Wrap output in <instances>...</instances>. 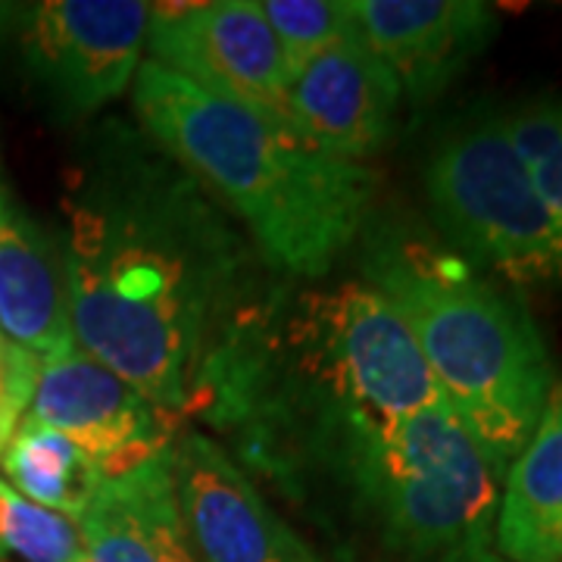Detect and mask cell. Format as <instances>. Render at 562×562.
<instances>
[{
  "label": "cell",
  "instance_id": "13",
  "mask_svg": "<svg viewBox=\"0 0 562 562\" xmlns=\"http://www.w3.org/2000/svg\"><path fill=\"white\" fill-rule=\"evenodd\" d=\"M76 525L91 562H201L176 497L172 447L110 475Z\"/></svg>",
  "mask_w": 562,
  "mask_h": 562
},
{
  "label": "cell",
  "instance_id": "16",
  "mask_svg": "<svg viewBox=\"0 0 562 562\" xmlns=\"http://www.w3.org/2000/svg\"><path fill=\"white\" fill-rule=\"evenodd\" d=\"M0 465L7 472V484L16 494L44 509L69 516L72 522L106 482V472L98 460L85 453L72 438L29 419H22L13 431Z\"/></svg>",
  "mask_w": 562,
  "mask_h": 562
},
{
  "label": "cell",
  "instance_id": "17",
  "mask_svg": "<svg viewBox=\"0 0 562 562\" xmlns=\"http://www.w3.org/2000/svg\"><path fill=\"white\" fill-rule=\"evenodd\" d=\"M0 557L22 562H76L85 557L79 525L69 516L25 501L0 482Z\"/></svg>",
  "mask_w": 562,
  "mask_h": 562
},
{
  "label": "cell",
  "instance_id": "3",
  "mask_svg": "<svg viewBox=\"0 0 562 562\" xmlns=\"http://www.w3.org/2000/svg\"><path fill=\"white\" fill-rule=\"evenodd\" d=\"M135 125L220 203L281 279H322L379 213V172L157 63L132 85Z\"/></svg>",
  "mask_w": 562,
  "mask_h": 562
},
{
  "label": "cell",
  "instance_id": "20",
  "mask_svg": "<svg viewBox=\"0 0 562 562\" xmlns=\"http://www.w3.org/2000/svg\"><path fill=\"white\" fill-rule=\"evenodd\" d=\"M528 172H531L535 188H538V194L543 198V203L550 206V213H553L562 225V135L560 140L543 154L541 160L528 169Z\"/></svg>",
  "mask_w": 562,
  "mask_h": 562
},
{
  "label": "cell",
  "instance_id": "19",
  "mask_svg": "<svg viewBox=\"0 0 562 562\" xmlns=\"http://www.w3.org/2000/svg\"><path fill=\"white\" fill-rule=\"evenodd\" d=\"M38 357L10 341L0 328V457L29 413V403L38 384Z\"/></svg>",
  "mask_w": 562,
  "mask_h": 562
},
{
  "label": "cell",
  "instance_id": "7",
  "mask_svg": "<svg viewBox=\"0 0 562 562\" xmlns=\"http://www.w3.org/2000/svg\"><path fill=\"white\" fill-rule=\"evenodd\" d=\"M154 3L44 0L16 25L32 85L60 120H88L135 85L147 54Z\"/></svg>",
  "mask_w": 562,
  "mask_h": 562
},
{
  "label": "cell",
  "instance_id": "12",
  "mask_svg": "<svg viewBox=\"0 0 562 562\" xmlns=\"http://www.w3.org/2000/svg\"><path fill=\"white\" fill-rule=\"evenodd\" d=\"M401 110V81L353 35L294 72L281 122L322 150L362 162L394 140Z\"/></svg>",
  "mask_w": 562,
  "mask_h": 562
},
{
  "label": "cell",
  "instance_id": "21",
  "mask_svg": "<svg viewBox=\"0 0 562 562\" xmlns=\"http://www.w3.org/2000/svg\"><path fill=\"white\" fill-rule=\"evenodd\" d=\"M25 3H3L0 0V35H16Z\"/></svg>",
  "mask_w": 562,
  "mask_h": 562
},
{
  "label": "cell",
  "instance_id": "4",
  "mask_svg": "<svg viewBox=\"0 0 562 562\" xmlns=\"http://www.w3.org/2000/svg\"><path fill=\"white\" fill-rule=\"evenodd\" d=\"M247 465L297 501L331 487L384 562H506L494 538L501 482L450 406L322 425Z\"/></svg>",
  "mask_w": 562,
  "mask_h": 562
},
{
  "label": "cell",
  "instance_id": "15",
  "mask_svg": "<svg viewBox=\"0 0 562 562\" xmlns=\"http://www.w3.org/2000/svg\"><path fill=\"white\" fill-rule=\"evenodd\" d=\"M494 538L506 562H562V384L503 475Z\"/></svg>",
  "mask_w": 562,
  "mask_h": 562
},
{
  "label": "cell",
  "instance_id": "24",
  "mask_svg": "<svg viewBox=\"0 0 562 562\" xmlns=\"http://www.w3.org/2000/svg\"><path fill=\"white\" fill-rule=\"evenodd\" d=\"M0 184H3V181H0Z\"/></svg>",
  "mask_w": 562,
  "mask_h": 562
},
{
  "label": "cell",
  "instance_id": "23",
  "mask_svg": "<svg viewBox=\"0 0 562 562\" xmlns=\"http://www.w3.org/2000/svg\"><path fill=\"white\" fill-rule=\"evenodd\" d=\"M0 562H3V557H0Z\"/></svg>",
  "mask_w": 562,
  "mask_h": 562
},
{
  "label": "cell",
  "instance_id": "10",
  "mask_svg": "<svg viewBox=\"0 0 562 562\" xmlns=\"http://www.w3.org/2000/svg\"><path fill=\"white\" fill-rule=\"evenodd\" d=\"M172 479L201 562H325L269 506L232 450L206 431L181 428L172 443Z\"/></svg>",
  "mask_w": 562,
  "mask_h": 562
},
{
  "label": "cell",
  "instance_id": "11",
  "mask_svg": "<svg viewBox=\"0 0 562 562\" xmlns=\"http://www.w3.org/2000/svg\"><path fill=\"white\" fill-rule=\"evenodd\" d=\"M350 20L413 106L438 101L501 29L497 10L484 0H350Z\"/></svg>",
  "mask_w": 562,
  "mask_h": 562
},
{
  "label": "cell",
  "instance_id": "14",
  "mask_svg": "<svg viewBox=\"0 0 562 562\" xmlns=\"http://www.w3.org/2000/svg\"><path fill=\"white\" fill-rule=\"evenodd\" d=\"M0 328L38 360L72 344L63 241L0 184Z\"/></svg>",
  "mask_w": 562,
  "mask_h": 562
},
{
  "label": "cell",
  "instance_id": "22",
  "mask_svg": "<svg viewBox=\"0 0 562 562\" xmlns=\"http://www.w3.org/2000/svg\"><path fill=\"white\" fill-rule=\"evenodd\" d=\"M76 562H91V560H88V557H79V560H76Z\"/></svg>",
  "mask_w": 562,
  "mask_h": 562
},
{
  "label": "cell",
  "instance_id": "8",
  "mask_svg": "<svg viewBox=\"0 0 562 562\" xmlns=\"http://www.w3.org/2000/svg\"><path fill=\"white\" fill-rule=\"evenodd\" d=\"M147 63L276 120L294 79V66L257 0L154 3Z\"/></svg>",
  "mask_w": 562,
  "mask_h": 562
},
{
  "label": "cell",
  "instance_id": "5",
  "mask_svg": "<svg viewBox=\"0 0 562 562\" xmlns=\"http://www.w3.org/2000/svg\"><path fill=\"white\" fill-rule=\"evenodd\" d=\"M360 269L409 325L453 416L503 482L557 384L528 310L475 262L382 213L362 232Z\"/></svg>",
  "mask_w": 562,
  "mask_h": 562
},
{
  "label": "cell",
  "instance_id": "1",
  "mask_svg": "<svg viewBox=\"0 0 562 562\" xmlns=\"http://www.w3.org/2000/svg\"><path fill=\"white\" fill-rule=\"evenodd\" d=\"M63 213L76 344L162 413L203 419L222 353L281 276L179 162L122 120L88 138Z\"/></svg>",
  "mask_w": 562,
  "mask_h": 562
},
{
  "label": "cell",
  "instance_id": "2",
  "mask_svg": "<svg viewBox=\"0 0 562 562\" xmlns=\"http://www.w3.org/2000/svg\"><path fill=\"white\" fill-rule=\"evenodd\" d=\"M450 406L409 325L366 281L279 288L222 353L203 422L235 460L331 422Z\"/></svg>",
  "mask_w": 562,
  "mask_h": 562
},
{
  "label": "cell",
  "instance_id": "6",
  "mask_svg": "<svg viewBox=\"0 0 562 562\" xmlns=\"http://www.w3.org/2000/svg\"><path fill=\"white\" fill-rule=\"evenodd\" d=\"M443 238L513 284L562 281V225L503 135L497 113H472L435 140L422 169Z\"/></svg>",
  "mask_w": 562,
  "mask_h": 562
},
{
  "label": "cell",
  "instance_id": "18",
  "mask_svg": "<svg viewBox=\"0 0 562 562\" xmlns=\"http://www.w3.org/2000/svg\"><path fill=\"white\" fill-rule=\"evenodd\" d=\"M294 72L303 63L353 38L350 0H257Z\"/></svg>",
  "mask_w": 562,
  "mask_h": 562
},
{
  "label": "cell",
  "instance_id": "9",
  "mask_svg": "<svg viewBox=\"0 0 562 562\" xmlns=\"http://www.w3.org/2000/svg\"><path fill=\"white\" fill-rule=\"evenodd\" d=\"M25 419L72 438L106 479L169 450L184 428L76 341L41 360Z\"/></svg>",
  "mask_w": 562,
  "mask_h": 562
}]
</instances>
